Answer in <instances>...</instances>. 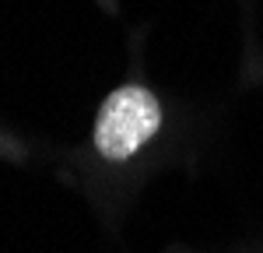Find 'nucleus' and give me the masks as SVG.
Instances as JSON below:
<instances>
[{"label": "nucleus", "instance_id": "obj_1", "mask_svg": "<svg viewBox=\"0 0 263 253\" xmlns=\"http://www.w3.org/2000/svg\"><path fill=\"white\" fill-rule=\"evenodd\" d=\"M162 127V105L141 84H123L102 102L95 123V148L109 162H126L137 155Z\"/></svg>", "mask_w": 263, "mask_h": 253}]
</instances>
